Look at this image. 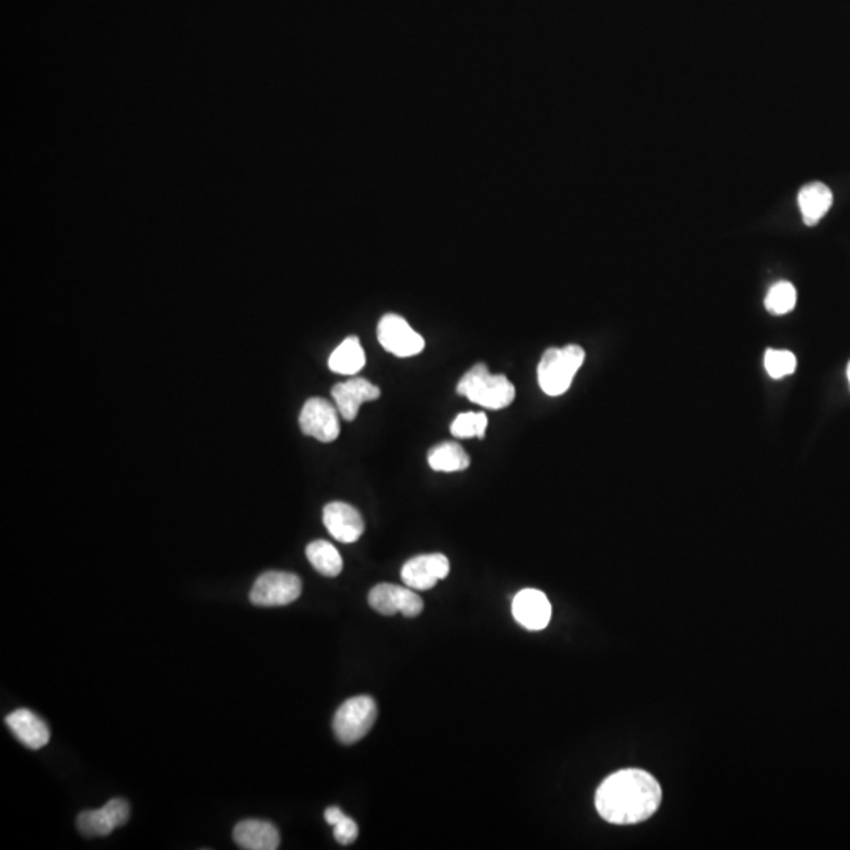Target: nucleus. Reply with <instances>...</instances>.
Wrapping results in <instances>:
<instances>
[{"mask_svg": "<svg viewBox=\"0 0 850 850\" xmlns=\"http://www.w3.org/2000/svg\"><path fill=\"white\" fill-rule=\"evenodd\" d=\"M662 803V788L651 773L624 769L600 784L595 808L602 819L614 825H633L647 821Z\"/></svg>", "mask_w": 850, "mask_h": 850, "instance_id": "f257e3e1", "label": "nucleus"}, {"mask_svg": "<svg viewBox=\"0 0 850 850\" xmlns=\"http://www.w3.org/2000/svg\"><path fill=\"white\" fill-rule=\"evenodd\" d=\"M457 392L488 410H503L515 399V386L506 375H493L485 364H477L459 381Z\"/></svg>", "mask_w": 850, "mask_h": 850, "instance_id": "f03ea898", "label": "nucleus"}, {"mask_svg": "<svg viewBox=\"0 0 850 850\" xmlns=\"http://www.w3.org/2000/svg\"><path fill=\"white\" fill-rule=\"evenodd\" d=\"M584 358V350L578 345L548 348L537 367V378L542 391L551 397L566 394L573 378L583 366Z\"/></svg>", "mask_w": 850, "mask_h": 850, "instance_id": "7ed1b4c3", "label": "nucleus"}, {"mask_svg": "<svg viewBox=\"0 0 850 850\" xmlns=\"http://www.w3.org/2000/svg\"><path fill=\"white\" fill-rule=\"evenodd\" d=\"M377 720V704L370 696L348 699L334 715L333 728L342 743L358 742L372 729Z\"/></svg>", "mask_w": 850, "mask_h": 850, "instance_id": "20e7f679", "label": "nucleus"}, {"mask_svg": "<svg viewBox=\"0 0 850 850\" xmlns=\"http://www.w3.org/2000/svg\"><path fill=\"white\" fill-rule=\"evenodd\" d=\"M301 589L295 573L267 572L255 580L249 599L257 607H285L300 599Z\"/></svg>", "mask_w": 850, "mask_h": 850, "instance_id": "39448f33", "label": "nucleus"}, {"mask_svg": "<svg viewBox=\"0 0 850 850\" xmlns=\"http://www.w3.org/2000/svg\"><path fill=\"white\" fill-rule=\"evenodd\" d=\"M377 336L381 347L399 358L419 355L425 347L424 337L416 333L405 318L396 314H388L381 318Z\"/></svg>", "mask_w": 850, "mask_h": 850, "instance_id": "423d86ee", "label": "nucleus"}, {"mask_svg": "<svg viewBox=\"0 0 850 850\" xmlns=\"http://www.w3.org/2000/svg\"><path fill=\"white\" fill-rule=\"evenodd\" d=\"M339 414V410L329 400L312 397L301 410V432L322 443H333L340 433Z\"/></svg>", "mask_w": 850, "mask_h": 850, "instance_id": "0eeeda50", "label": "nucleus"}, {"mask_svg": "<svg viewBox=\"0 0 850 850\" xmlns=\"http://www.w3.org/2000/svg\"><path fill=\"white\" fill-rule=\"evenodd\" d=\"M369 605L385 616L402 613L407 618H414L424 610L421 597L413 589L386 583L378 584L369 592Z\"/></svg>", "mask_w": 850, "mask_h": 850, "instance_id": "6e6552de", "label": "nucleus"}, {"mask_svg": "<svg viewBox=\"0 0 850 850\" xmlns=\"http://www.w3.org/2000/svg\"><path fill=\"white\" fill-rule=\"evenodd\" d=\"M449 572H451V564L446 556L441 553L421 555L405 562V566L402 567V580L414 591H427L432 589L438 581L448 577Z\"/></svg>", "mask_w": 850, "mask_h": 850, "instance_id": "1a4fd4ad", "label": "nucleus"}, {"mask_svg": "<svg viewBox=\"0 0 850 850\" xmlns=\"http://www.w3.org/2000/svg\"><path fill=\"white\" fill-rule=\"evenodd\" d=\"M130 819V805L123 799H112L100 810L84 811L78 816L79 832L84 836H108Z\"/></svg>", "mask_w": 850, "mask_h": 850, "instance_id": "9d476101", "label": "nucleus"}, {"mask_svg": "<svg viewBox=\"0 0 850 850\" xmlns=\"http://www.w3.org/2000/svg\"><path fill=\"white\" fill-rule=\"evenodd\" d=\"M515 621L526 630H544L551 619V605L547 595L539 589H523L512 602Z\"/></svg>", "mask_w": 850, "mask_h": 850, "instance_id": "9b49d317", "label": "nucleus"}, {"mask_svg": "<svg viewBox=\"0 0 850 850\" xmlns=\"http://www.w3.org/2000/svg\"><path fill=\"white\" fill-rule=\"evenodd\" d=\"M323 523L328 533L342 544H353L364 534V520L355 507L347 503L326 504Z\"/></svg>", "mask_w": 850, "mask_h": 850, "instance_id": "f8f14e48", "label": "nucleus"}, {"mask_svg": "<svg viewBox=\"0 0 850 850\" xmlns=\"http://www.w3.org/2000/svg\"><path fill=\"white\" fill-rule=\"evenodd\" d=\"M334 403L340 416L345 421H355L359 407L366 402H372L380 397L378 386L372 385L366 378H350L344 383H337L333 391Z\"/></svg>", "mask_w": 850, "mask_h": 850, "instance_id": "ddd939ff", "label": "nucleus"}, {"mask_svg": "<svg viewBox=\"0 0 850 850\" xmlns=\"http://www.w3.org/2000/svg\"><path fill=\"white\" fill-rule=\"evenodd\" d=\"M5 723L15 734L16 739L30 750H40L51 739V732L45 720L34 714L32 710H15L5 718Z\"/></svg>", "mask_w": 850, "mask_h": 850, "instance_id": "4468645a", "label": "nucleus"}, {"mask_svg": "<svg viewBox=\"0 0 850 850\" xmlns=\"http://www.w3.org/2000/svg\"><path fill=\"white\" fill-rule=\"evenodd\" d=\"M233 839L238 847L246 850H276L281 844L278 828L259 819L240 822L233 830Z\"/></svg>", "mask_w": 850, "mask_h": 850, "instance_id": "2eb2a0df", "label": "nucleus"}, {"mask_svg": "<svg viewBox=\"0 0 850 850\" xmlns=\"http://www.w3.org/2000/svg\"><path fill=\"white\" fill-rule=\"evenodd\" d=\"M832 204V191L824 183L814 182L800 189L799 207L806 226H816L827 215Z\"/></svg>", "mask_w": 850, "mask_h": 850, "instance_id": "dca6fc26", "label": "nucleus"}, {"mask_svg": "<svg viewBox=\"0 0 850 850\" xmlns=\"http://www.w3.org/2000/svg\"><path fill=\"white\" fill-rule=\"evenodd\" d=\"M329 369L334 374L355 375L366 366V353L358 337L350 336L331 353L328 361Z\"/></svg>", "mask_w": 850, "mask_h": 850, "instance_id": "f3484780", "label": "nucleus"}, {"mask_svg": "<svg viewBox=\"0 0 850 850\" xmlns=\"http://www.w3.org/2000/svg\"><path fill=\"white\" fill-rule=\"evenodd\" d=\"M306 556L312 567L318 573H322L323 577H337L344 569V562L340 558L339 551L326 540H314L307 545Z\"/></svg>", "mask_w": 850, "mask_h": 850, "instance_id": "a211bd4d", "label": "nucleus"}, {"mask_svg": "<svg viewBox=\"0 0 850 850\" xmlns=\"http://www.w3.org/2000/svg\"><path fill=\"white\" fill-rule=\"evenodd\" d=\"M429 465L441 473H455L470 466V455L457 443H443L429 452Z\"/></svg>", "mask_w": 850, "mask_h": 850, "instance_id": "6ab92c4d", "label": "nucleus"}, {"mask_svg": "<svg viewBox=\"0 0 850 850\" xmlns=\"http://www.w3.org/2000/svg\"><path fill=\"white\" fill-rule=\"evenodd\" d=\"M797 304V290L791 282L781 281L770 287L765 296V307L773 315H786L794 311Z\"/></svg>", "mask_w": 850, "mask_h": 850, "instance_id": "aec40b11", "label": "nucleus"}, {"mask_svg": "<svg viewBox=\"0 0 850 850\" xmlns=\"http://www.w3.org/2000/svg\"><path fill=\"white\" fill-rule=\"evenodd\" d=\"M488 418L485 413H460L451 425V433L457 438H484Z\"/></svg>", "mask_w": 850, "mask_h": 850, "instance_id": "412c9836", "label": "nucleus"}, {"mask_svg": "<svg viewBox=\"0 0 850 850\" xmlns=\"http://www.w3.org/2000/svg\"><path fill=\"white\" fill-rule=\"evenodd\" d=\"M764 366L767 374L773 380H781V378L789 377L794 374L797 369V358L794 353L788 350H767L764 356Z\"/></svg>", "mask_w": 850, "mask_h": 850, "instance_id": "4be33fe9", "label": "nucleus"}, {"mask_svg": "<svg viewBox=\"0 0 850 850\" xmlns=\"http://www.w3.org/2000/svg\"><path fill=\"white\" fill-rule=\"evenodd\" d=\"M333 827L334 838H336V841L339 844L347 846V844H352L353 841H356V838H358V825H356V822L353 821V819L345 816V814H342V816L339 817V821H337Z\"/></svg>", "mask_w": 850, "mask_h": 850, "instance_id": "5701e85b", "label": "nucleus"}, {"mask_svg": "<svg viewBox=\"0 0 850 850\" xmlns=\"http://www.w3.org/2000/svg\"><path fill=\"white\" fill-rule=\"evenodd\" d=\"M847 380H849V385H850V363H849V366H847Z\"/></svg>", "mask_w": 850, "mask_h": 850, "instance_id": "b1692460", "label": "nucleus"}]
</instances>
